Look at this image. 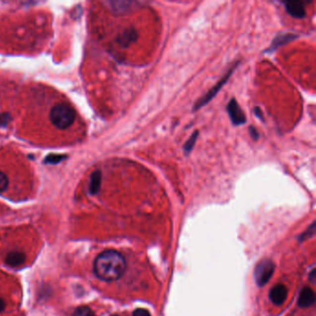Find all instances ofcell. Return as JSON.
<instances>
[{"instance_id":"cell-22","label":"cell","mask_w":316,"mask_h":316,"mask_svg":"<svg viewBox=\"0 0 316 316\" xmlns=\"http://www.w3.org/2000/svg\"><path fill=\"white\" fill-rule=\"evenodd\" d=\"M5 306H6L5 302L0 298V313H2L5 310Z\"/></svg>"},{"instance_id":"cell-15","label":"cell","mask_w":316,"mask_h":316,"mask_svg":"<svg viewBox=\"0 0 316 316\" xmlns=\"http://www.w3.org/2000/svg\"><path fill=\"white\" fill-rule=\"evenodd\" d=\"M66 159L65 155L50 154L45 159V162L48 164H58Z\"/></svg>"},{"instance_id":"cell-14","label":"cell","mask_w":316,"mask_h":316,"mask_svg":"<svg viewBox=\"0 0 316 316\" xmlns=\"http://www.w3.org/2000/svg\"><path fill=\"white\" fill-rule=\"evenodd\" d=\"M197 137H198V131H195L194 133L191 134L189 140L187 141L184 145V151L186 154H190V152L193 150V148L196 145V142H197Z\"/></svg>"},{"instance_id":"cell-17","label":"cell","mask_w":316,"mask_h":316,"mask_svg":"<svg viewBox=\"0 0 316 316\" xmlns=\"http://www.w3.org/2000/svg\"><path fill=\"white\" fill-rule=\"evenodd\" d=\"M7 185H8V180H7V176L4 173L0 172V193L7 190Z\"/></svg>"},{"instance_id":"cell-1","label":"cell","mask_w":316,"mask_h":316,"mask_svg":"<svg viewBox=\"0 0 316 316\" xmlns=\"http://www.w3.org/2000/svg\"><path fill=\"white\" fill-rule=\"evenodd\" d=\"M126 269V261L121 253L108 250L100 253L94 262V272L99 279L115 281L122 277Z\"/></svg>"},{"instance_id":"cell-6","label":"cell","mask_w":316,"mask_h":316,"mask_svg":"<svg viewBox=\"0 0 316 316\" xmlns=\"http://www.w3.org/2000/svg\"><path fill=\"white\" fill-rule=\"evenodd\" d=\"M106 4L109 5V7H111V9L113 10L114 13L126 14V13H129V12L133 11V9H135L136 7L139 6L140 3L137 2V1L113 0V1L106 2Z\"/></svg>"},{"instance_id":"cell-19","label":"cell","mask_w":316,"mask_h":316,"mask_svg":"<svg viewBox=\"0 0 316 316\" xmlns=\"http://www.w3.org/2000/svg\"><path fill=\"white\" fill-rule=\"evenodd\" d=\"M250 134H251L253 140L257 141L259 139V133H258V131H257V129L255 127H250Z\"/></svg>"},{"instance_id":"cell-5","label":"cell","mask_w":316,"mask_h":316,"mask_svg":"<svg viewBox=\"0 0 316 316\" xmlns=\"http://www.w3.org/2000/svg\"><path fill=\"white\" fill-rule=\"evenodd\" d=\"M226 111L234 126H242L247 123L246 115L240 108L237 99H232L226 107Z\"/></svg>"},{"instance_id":"cell-21","label":"cell","mask_w":316,"mask_h":316,"mask_svg":"<svg viewBox=\"0 0 316 316\" xmlns=\"http://www.w3.org/2000/svg\"><path fill=\"white\" fill-rule=\"evenodd\" d=\"M254 113H255V115H256L257 117H259L260 120H263L262 112H261V110H260L259 107H255V108H254Z\"/></svg>"},{"instance_id":"cell-9","label":"cell","mask_w":316,"mask_h":316,"mask_svg":"<svg viewBox=\"0 0 316 316\" xmlns=\"http://www.w3.org/2000/svg\"><path fill=\"white\" fill-rule=\"evenodd\" d=\"M316 302V293L310 288L305 287L302 289L298 298V305L301 308H308L314 305Z\"/></svg>"},{"instance_id":"cell-20","label":"cell","mask_w":316,"mask_h":316,"mask_svg":"<svg viewBox=\"0 0 316 316\" xmlns=\"http://www.w3.org/2000/svg\"><path fill=\"white\" fill-rule=\"evenodd\" d=\"M9 121V114L4 113L0 116V126H6Z\"/></svg>"},{"instance_id":"cell-18","label":"cell","mask_w":316,"mask_h":316,"mask_svg":"<svg viewBox=\"0 0 316 316\" xmlns=\"http://www.w3.org/2000/svg\"><path fill=\"white\" fill-rule=\"evenodd\" d=\"M133 316H151V315L148 310L139 308L133 311Z\"/></svg>"},{"instance_id":"cell-11","label":"cell","mask_w":316,"mask_h":316,"mask_svg":"<svg viewBox=\"0 0 316 316\" xmlns=\"http://www.w3.org/2000/svg\"><path fill=\"white\" fill-rule=\"evenodd\" d=\"M25 260H26V256L24 253L12 252V253H8L6 258V263L9 266L19 267L24 264Z\"/></svg>"},{"instance_id":"cell-10","label":"cell","mask_w":316,"mask_h":316,"mask_svg":"<svg viewBox=\"0 0 316 316\" xmlns=\"http://www.w3.org/2000/svg\"><path fill=\"white\" fill-rule=\"evenodd\" d=\"M298 38V35L294 34H290V33H284V34H279L275 36L274 41L271 44L270 48L266 51H274L276 50L278 48H280L282 46L288 44V43L293 41L294 39Z\"/></svg>"},{"instance_id":"cell-12","label":"cell","mask_w":316,"mask_h":316,"mask_svg":"<svg viewBox=\"0 0 316 316\" xmlns=\"http://www.w3.org/2000/svg\"><path fill=\"white\" fill-rule=\"evenodd\" d=\"M137 39V33L133 29H128L123 33L118 39V43L123 47H128L132 43L134 42Z\"/></svg>"},{"instance_id":"cell-2","label":"cell","mask_w":316,"mask_h":316,"mask_svg":"<svg viewBox=\"0 0 316 316\" xmlns=\"http://www.w3.org/2000/svg\"><path fill=\"white\" fill-rule=\"evenodd\" d=\"M51 123L59 129H67L75 120V112L66 104H57L50 112Z\"/></svg>"},{"instance_id":"cell-4","label":"cell","mask_w":316,"mask_h":316,"mask_svg":"<svg viewBox=\"0 0 316 316\" xmlns=\"http://www.w3.org/2000/svg\"><path fill=\"white\" fill-rule=\"evenodd\" d=\"M274 264L270 260H263L260 261L255 268L254 278L256 284L259 287H263L272 277L274 274Z\"/></svg>"},{"instance_id":"cell-13","label":"cell","mask_w":316,"mask_h":316,"mask_svg":"<svg viewBox=\"0 0 316 316\" xmlns=\"http://www.w3.org/2000/svg\"><path fill=\"white\" fill-rule=\"evenodd\" d=\"M100 185H101V172L99 170H97L92 173L91 177H90L89 191L92 195H95L99 192Z\"/></svg>"},{"instance_id":"cell-7","label":"cell","mask_w":316,"mask_h":316,"mask_svg":"<svg viewBox=\"0 0 316 316\" xmlns=\"http://www.w3.org/2000/svg\"><path fill=\"white\" fill-rule=\"evenodd\" d=\"M286 10L289 15L296 19H302L306 15V10L304 7V2L302 0H288L283 2Z\"/></svg>"},{"instance_id":"cell-16","label":"cell","mask_w":316,"mask_h":316,"mask_svg":"<svg viewBox=\"0 0 316 316\" xmlns=\"http://www.w3.org/2000/svg\"><path fill=\"white\" fill-rule=\"evenodd\" d=\"M73 316H96L94 312L92 311L90 308L88 307H85V306H82V307H79L77 309L75 310V312L73 313Z\"/></svg>"},{"instance_id":"cell-23","label":"cell","mask_w":316,"mask_h":316,"mask_svg":"<svg viewBox=\"0 0 316 316\" xmlns=\"http://www.w3.org/2000/svg\"></svg>"},{"instance_id":"cell-3","label":"cell","mask_w":316,"mask_h":316,"mask_svg":"<svg viewBox=\"0 0 316 316\" xmlns=\"http://www.w3.org/2000/svg\"><path fill=\"white\" fill-rule=\"evenodd\" d=\"M239 63H237L234 66H232V68L225 73V75L222 77V79L218 81L217 84H215L213 87H211L209 91L207 92L204 96H202L200 99L197 100V102L195 103V105H194L193 111H197L200 108H202L203 106L207 105L211 101V99H213L217 95L218 92L221 90V88L227 83L229 78L231 77L234 70H236V68L238 67Z\"/></svg>"},{"instance_id":"cell-8","label":"cell","mask_w":316,"mask_h":316,"mask_svg":"<svg viewBox=\"0 0 316 316\" xmlns=\"http://www.w3.org/2000/svg\"><path fill=\"white\" fill-rule=\"evenodd\" d=\"M288 297V288L286 286L278 284L275 285L274 288L270 290L269 298L275 305H282L284 302H286Z\"/></svg>"}]
</instances>
